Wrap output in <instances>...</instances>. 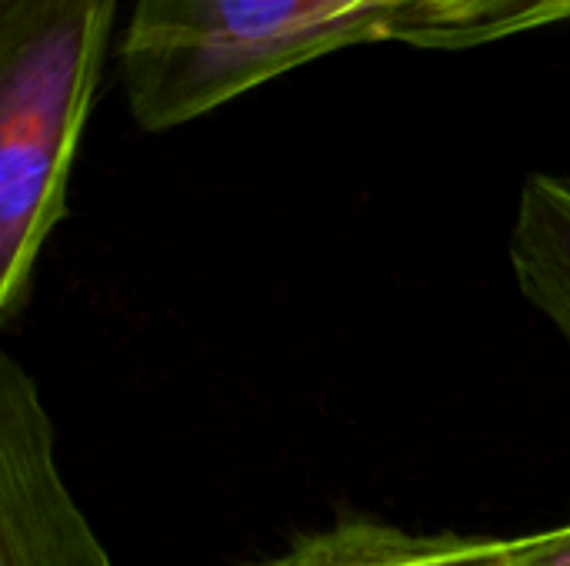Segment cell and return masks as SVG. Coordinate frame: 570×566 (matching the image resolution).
Listing matches in <instances>:
<instances>
[{
    "instance_id": "cell-3",
    "label": "cell",
    "mask_w": 570,
    "mask_h": 566,
    "mask_svg": "<svg viewBox=\"0 0 570 566\" xmlns=\"http://www.w3.org/2000/svg\"><path fill=\"white\" fill-rule=\"evenodd\" d=\"M0 566H117L70 497L37 380L0 354Z\"/></svg>"
},
{
    "instance_id": "cell-4",
    "label": "cell",
    "mask_w": 570,
    "mask_h": 566,
    "mask_svg": "<svg viewBox=\"0 0 570 566\" xmlns=\"http://www.w3.org/2000/svg\"><path fill=\"white\" fill-rule=\"evenodd\" d=\"M257 566H521L518 537L411 534L371 517H344Z\"/></svg>"
},
{
    "instance_id": "cell-2",
    "label": "cell",
    "mask_w": 570,
    "mask_h": 566,
    "mask_svg": "<svg viewBox=\"0 0 570 566\" xmlns=\"http://www.w3.org/2000/svg\"><path fill=\"white\" fill-rule=\"evenodd\" d=\"M397 0H137L120 43L127 107L167 133L344 47L387 40Z\"/></svg>"
},
{
    "instance_id": "cell-8",
    "label": "cell",
    "mask_w": 570,
    "mask_h": 566,
    "mask_svg": "<svg viewBox=\"0 0 570 566\" xmlns=\"http://www.w3.org/2000/svg\"><path fill=\"white\" fill-rule=\"evenodd\" d=\"M27 3H33V0H0V17H3V13H13V10H20V7H27Z\"/></svg>"
},
{
    "instance_id": "cell-5",
    "label": "cell",
    "mask_w": 570,
    "mask_h": 566,
    "mask_svg": "<svg viewBox=\"0 0 570 566\" xmlns=\"http://www.w3.org/2000/svg\"><path fill=\"white\" fill-rule=\"evenodd\" d=\"M508 257L524 300L570 344V180L531 173L518 197Z\"/></svg>"
},
{
    "instance_id": "cell-7",
    "label": "cell",
    "mask_w": 570,
    "mask_h": 566,
    "mask_svg": "<svg viewBox=\"0 0 570 566\" xmlns=\"http://www.w3.org/2000/svg\"><path fill=\"white\" fill-rule=\"evenodd\" d=\"M521 566H570V520L551 530L518 537Z\"/></svg>"
},
{
    "instance_id": "cell-1",
    "label": "cell",
    "mask_w": 570,
    "mask_h": 566,
    "mask_svg": "<svg viewBox=\"0 0 570 566\" xmlns=\"http://www.w3.org/2000/svg\"><path fill=\"white\" fill-rule=\"evenodd\" d=\"M117 0H33L0 17V320L33 297L37 260L67 214Z\"/></svg>"
},
{
    "instance_id": "cell-6",
    "label": "cell",
    "mask_w": 570,
    "mask_h": 566,
    "mask_svg": "<svg viewBox=\"0 0 570 566\" xmlns=\"http://www.w3.org/2000/svg\"><path fill=\"white\" fill-rule=\"evenodd\" d=\"M570 20V0H397L387 40L417 50H471Z\"/></svg>"
}]
</instances>
